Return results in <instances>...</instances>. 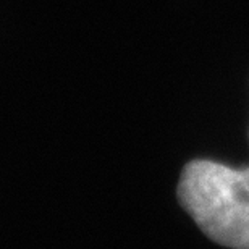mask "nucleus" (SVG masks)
Returning a JSON list of instances; mask_svg holds the SVG:
<instances>
[{
	"instance_id": "obj_1",
	"label": "nucleus",
	"mask_w": 249,
	"mask_h": 249,
	"mask_svg": "<svg viewBox=\"0 0 249 249\" xmlns=\"http://www.w3.org/2000/svg\"><path fill=\"white\" fill-rule=\"evenodd\" d=\"M178 199L212 241L249 249V167L235 170L212 160L189 162L178 183Z\"/></svg>"
}]
</instances>
